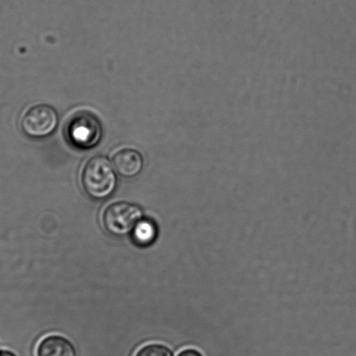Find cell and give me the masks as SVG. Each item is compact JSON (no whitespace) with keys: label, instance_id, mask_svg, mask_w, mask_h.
Instances as JSON below:
<instances>
[{"label":"cell","instance_id":"obj_3","mask_svg":"<svg viewBox=\"0 0 356 356\" xmlns=\"http://www.w3.org/2000/svg\"><path fill=\"white\" fill-rule=\"evenodd\" d=\"M143 212L139 206L127 202H118L107 206L102 214L103 227L107 233L116 237L132 233Z\"/></svg>","mask_w":356,"mask_h":356},{"label":"cell","instance_id":"obj_7","mask_svg":"<svg viewBox=\"0 0 356 356\" xmlns=\"http://www.w3.org/2000/svg\"><path fill=\"white\" fill-rule=\"evenodd\" d=\"M159 229L157 224L149 218H143L134 227L131 237L137 247L147 248L152 246L157 240Z\"/></svg>","mask_w":356,"mask_h":356},{"label":"cell","instance_id":"obj_4","mask_svg":"<svg viewBox=\"0 0 356 356\" xmlns=\"http://www.w3.org/2000/svg\"><path fill=\"white\" fill-rule=\"evenodd\" d=\"M58 117L56 110L44 104L31 107L24 114L22 127L29 137L44 138L51 136L57 129Z\"/></svg>","mask_w":356,"mask_h":356},{"label":"cell","instance_id":"obj_5","mask_svg":"<svg viewBox=\"0 0 356 356\" xmlns=\"http://www.w3.org/2000/svg\"><path fill=\"white\" fill-rule=\"evenodd\" d=\"M115 171L125 178H134L139 175L144 167L143 155L132 148L118 151L113 157Z\"/></svg>","mask_w":356,"mask_h":356},{"label":"cell","instance_id":"obj_1","mask_svg":"<svg viewBox=\"0 0 356 356\" xmlns=\"http://www.w3.org/2000/svg\"><path fill=\"white\" fill-rule=\"evenodd\" d=\"M81 183L90 198L96 200L109 198L117 186V176L112 162L104 156L92 158L83 168Z\"/></svg>","mask_w":356,"mask_h":356},{"label":"cell","instance_id":"obj_8","mask_svg":"<svg viewBox=\"0 0 356 356\" xmlns=\"http://www.w3.org/2000/svg\"><path fill=\"white\" fill-rule=\"evenodd\" d=\"M134 356H174V353L167 346L151 343L140 348Z\"/></svg>","mask_w":356,"mask_h":356},{"label":"cell","instance_id":"obj_9","mask_svg":"<svg viewBox=\"0 0 356 356\" xmlns=\"http://www.w3.org/2000/svg\"><path fill=\"white\" fill-rule=\"evenodd\" d=\"M177 356H203L202 353L196 350V349L188 348L181 351Z\"/></svg>","mask_w":356,"mask_h":356},{"label":"cell","instance_id":"obj_2","mask_svg":"<svg viewBox=\"0 0 356 356\" xmlns=\"http://www.w3.org/2000/svg\"><path fill=\"white\" fill-rule=\"evenodd\" d=\"M65 134L72 146L83 150L91 149L102 139V125L95 113L78 111L69 118Z\"/></svg>","mask_w":356,"mask_h":356},{"label":"cell","instance_id":"obj_6","mask_svg":"<svg viewBox=\"0 0 356 356\" xmlns=\"http://www.w3.org/2000/svg\"><path fill=\"white\" fill-rule=\"evenodd\" d=\"M36 356H76L74 346L60 335H49L40 341Z\"/></svg>","mask_w":356,"mask_h":356},{"label":"cell","instance_id":"obj_10","mask_svg":"<svg viewBox=\"0 0 356 356\" xmlns=\"http://www.w3.org/2000/svg\"><path fill=\"white\" fill-rule=\"evenodd\" d=\"M0 356H17L15 353L10 350H0Z\"/></svg>","mask_w":356,"mask_h":356}]
</instances>
